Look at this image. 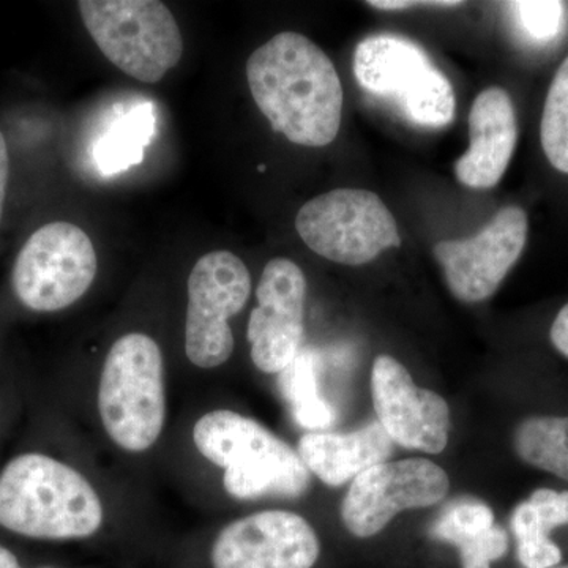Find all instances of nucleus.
I'll use <instances>...</instances> for the list:
<instances>
[{
  "instance_id": "obj_19",
  "label": "nucleus",
  "mask_w": 568,
  "mask_h": 568,
  "mask_svg": "<svg viewBox=\"0 0 568 568\" xmlns=\"http://www.w3.org/2000/svg\"><path fill=\"white\" fill-rule=\"evenodd\" d=\"M280 390L298 425L313 433L334 425L335 409L321 395L317 361L313 351H301L293 364L280 373Z\"/></svg>"
},
{
  "instance_id": "obj_6",
  "label": "nucleus",
  "mask_w": 568,
  "mask_h": 568,
  "mask_svg": "<svg viewBox=\"0 0 568 568\" xmlns=\"http://www.w3.org/2000/svg\"><path fill=\"white\" fill-rule=\"evenodd\" d=\"M82 22L104 58L134 80L155 84L183 54L174 14L156 0H81Z\"/></svg>"
},
{
  "instance_id": "obj_3",
  "label": "nucleus",
  "mask_w": 568,
  "mask_h": 568,
  "mask_svg": "<svg viewBox=\"0 0 568 568\" xmlns=\"http://www.w3.org/2000/svg\"><path fill=\"white\" fill-rule=\"evenodd\" d=\"M193 440L205 459L222 467L223 487L235 499H297L308 491L312 476L298 452L254 418L212 410L194 425Z\"/></svg>"
},
{
  "instance_id": "obj_25",
  "label": "nucleus",
  "mask_w": 568,
  "mask_h": 568,
  "mask_svg": "<svg viewBox=\"0 0 568 568\" xmlns=\"http://www.w3.org/2000/svg\"><path fill=\"white\" fill-rule=\"evenodd\" d=\"M463 2H403V0H369L368 6L375 7L377 10H405L410 9V7H458L462 6Z\"/></svg>"
},
{
  "instance_id": "obj_9",
  "label": "nucleus",
  "mask_w": 568,
  "mask_h": 568,
  "mask_svg": "<svg viewBox=\"0 0 568 568\" xmlns=\"http://www.w3.org/2000/svg\"><path fill=\"white\" fill-rule=\"evenodd\" d=\"M252 276L241 257L226 250L204 254L189 278L185 353L197 368L212 369L234 351L231 317L245 308Z\"/></svg>"
},
{
  "instance_id": "obj_7",
  "label": "nucleus",
  "mask_w": 568,
  "mask_h": 568,
  "mask_svg": "<svg viewBox=\"0 0 568 568\" xmlns=\"http://www.w3.org/2000/svg\"><path fill=\"white\" fill-rule=\"evenodd\" d=\"M295 230L310 248L332 263H372L384 250L402 245L398 226L377 194L339 189L302 205Z\"/></svg>"
},
{
  "instance_id": "obj_20",
  "label": "nucleus",
  "mask_w": 568,
  "mask_h": 568,
  "mask_svg": "<svg viewBox=\"0 0 568 568\" xmlns=\"http://www.w3.org/2000/svg\"><path fill=\"white\" fill-rule=\"evenodd\" d=\"M515 452L526 465L568 481V416H534L519 422Z\"/></svg>"
},
{
  "instance_id": "obj_22",
  "label": "nucleus",
  "mask_w": 568,
  "mask_h": 568,
  "mask_svg": "<svg viewBox=\"0 0 568 568\" xmlns=\"http://www.w3.org/2000/svg\"><path fill=\"white\" fill-rule=\"evenodd\" d=\"M541 148L552 168L568 174V58L556 71L540 126Z\"/></svg>"
},
{
  "instance_id": "obj_12",
  "label": "nucleus",
  "mask_w": 568,
  "mask_h": 568,
  "mask_svg": "<svg viewBox=\"0 0 568 568\" xmlns=\"http://www.w3.org/2000/svg\"><path fill=\"white\" fill-rule=\"evenodd\" d=\"M257 306L250 316L252 361L260 372L280 375L301 354L305 334L306 278L286 257L268 261L256 290Z\"/></svg>"
},
{
  "instance_id": "obj_17",
  "label": "nucleus",
  "mask_w": 568,
  "mask_h": 568,
  "mask_svg": "<svg viewBox=\"0 0 568 568\" xmlns=\"http://www.w3.org/2000/svg\"><path fill=\"white\" fill-rule=\"evenodd\" d=\"M432 537L459 549L462 568H491L508 549L507 532L495 525L491 507L473 497L448 504L433 525Z\"/></svg>"
},
{
  "instance_id": "obj_11",
  "label": "nucleus",
  "mask_w": 568,
  "mask_h": 568,
  "mask_svg": "<svg viewBox=\"0 0 568 568\" xmlns=\"http://www.w3.org/2000/svg\"><path fill=\"white\" fill-rule=\"evenodd\" d=\"M528 215L517 205L500 209L484 231L465 241H444L435 246L448 290L465 304L487 301L510 268L518 263L528 241Z\"/></svg>"
},
{
  "instance_id": "obj_1",
  "label": "nucleus",
  "mask_w": 568,
  "mask_h": 568,
  "mask_svg": "<svg viewBox=\"0 0 568 568\" xmlns=\"http://www.w3.org/2000/svg\"><path fill=\"white\" fill-rule=\"evenodd\" d=\"M254 103L274 132L305 148H324L342 126L343 88L334 63L302 33H276L246 62Z\"/></svg>"
},
{
  "instance_id": "obj_21",
  "label": "nucleus",
  "mask_w": 568,
  "mask_h": 568,
  "mask_svg": "<svg viewBox=\"0 0 568 568\" xmlns=\"http://www.w3.org/2000/svg\"><path fill=\"white\" fill-rule=\"evenodd\" d=\"M155 126L152 104L134 106L111 126L95 145V160L103 174L121 173L144 159Z\"/></svg>"
},
{
  "instance_id": "obj_27",
  "label": "nucleus",
  "mask_w": 568,
  "mask_h": 568,
  "mask_svg": "<svg viewBox=\"0 0 568 568\" xmlns=\"http://www.w3.org/2000/svg\"><path fill=\"white\" fill-rule=\"evenodd\" d=\"M0 568H22L20 559L9 548L0 545Z\"/></svg>"
},
{
  "instance_id": "obj_24",
  "label": "nucleus",
  "mask_w": 568,
  "mask_h": 568,
  "mask_svg": "<svg viewBox=\"0 0 568 568\" xmlns=\"http://www.w3.org/2000/svg\"><path fill=\"white\" fill-rule=\"evenodd\" d=\"M549 338H551L552 346L568 358V304L556 316Z\"/></svg>"
},
{
  "instance_id": "obj_2",
  "label": "nucleus",
  "mask_w": 568,
  "mask_h": 568,
  "mask_svg": "<svg viewBox=\"0 0 568 568\" xmlns=\"http://www.w3.org/2000/svg\"><path fill=\"white\" fill-rule=\"evenodd\" d=\"M95 488L59 459L24 454L0 473V526L39 540L88 538L102 529Z\"/></svg>"
},
{
  "instance_id": "obj_14",
  "label": "nucleus",
  "mask_w": 568,
  "mask_h": 568,
  "mask_svg": "<svg viewBox=\"0 0 568 568\" xmlns=\"http://www.w3.org/2000/svg\"><path fill=\"white\" fill-rule=\"evenodd\" d=\"M372 395L377 420L395 444L433 455L447 447L450 409L446 399L416 386L390 355H379L373 364Z\"/></svg>"
},
{
  "instance_id": "obj_18",
  "label": "nucleus",
  "mask_w": 568,
  "mask_h": 568,
  "mask_svg": "<svg viewBox=\"0 0 568 568\" xmlns=\"http://www.w3.org/2000/svg\"><path fill=\"white\" fill-rule=\"evenodd\" d=\"M568 525V491L540 488L511 514L510 526L517 538L519 562L525 568L559 566L562 551L549 532Z\"/></svg>"
},
{
  "instance_id": "obj_16",
  "label": "nucleus",
  "mask_w": 568,
  "mask_h": 568,
  "mask_svg": "<svg viewBox=\"0 0 568 568\" xmlns=\"http://www.w3.org/2000/svg\"><path fill=\"white\" fill-rule=\"evenodd\" d=\"M297 452L323 484L342 487L369 467L386 463L394 454V440L379 422H373L353 433H306Z\"/></svg>"
},
{
  "instance_id": "obj_5",
  "label": "nucleus",
  "mask_w": 568,
  "mask_h": 568,
  "mask_svg": "<svg viewBox=\"0 0 568 568\" xmlns=\"http://www.w3.org/2000/svg\"><path fill=\"white\" fill-rule=\"evenodd\" d=\"M354 74L366 92L392 100L418 126L443 129L454 121V88L416 41L395 33L366 37L355 48Z\"/></svg>"
},
{
  "instance_id": "obj_13",
  "label": "nucleus",
  "mask_w": 568,
  "mask_h": 568,
  "mask_svg": "<svg viewBox=\"0 0 568 568\" xmlns=\"http://www.w3.org/2000/svg\"><path fill=\"white\" fill-rule=\"evenodd\" d=\"M320 537L301 515L257 511L224 526L213 541V568H313Z\"/></svg>"
},
{
  "instance_id": "obj_26",
  "label": "nucleus",
  "mask_w": 568,
  "mask_h": 568,
  "mask_svg": "<svg viewBox=\"0 0 568 568\" xmlns=\"http://www.w3.org/2000/svg\"><path fill=\"white\" fill-rule=\"evenodd\" d=\"M10 159L6 138L0 132V219H2L3 203H6L7 185H9Z\"/></svg>"
},
{
  "instance_id": "obj_15",
  "label": "nucleus",
  "mask_w": 568,
  "mask_h": 568,
  "mask_svg": "<svg viewBox=\"0 0 568 568\" xmlns=\"http://www.w3.org/2000/svg\"><path fill=\"white\" fill-rule=\"evenodd\" d=\"M518 141L517 112L504 89L478 93L469 114V149L455 163V175L469 189L488 190L506 174Z\"/></svg>"
},
{
  "instance_id": "obj_8",
  "label": "nucleus",
  "mask_w": 568,
  "mask_h": 568,
  "mask_svg": "<svg viewBox=\"0 0 568 568\" xmlns=\"http://www.w3.org/2000/svg\"><path fill=\"white\" fill-rule=\"evenodd\" d=\"M99 271L91 237L77 224H44L29 237L13 268L22 305L39 313L69 308L91 290Z\"/></svg>"
},
{
  "instance_id": "obj_23",
  "label": "nucleus",
  "mask_w": 568,
  "mask_h": 568,
  "mask_svg": "<svg viewBox=\"0 0 568 568\" xmlns=\"http://www.w3.org/2000/svg\"><path fill=\"white\" fill-rule=\"evenodd\" d=\"M519 31L536 43H548L562 32L566 24V3L562 2H510Z\"/></svg>"
},
{
  "instance_id": "obj_10",
  "label": "nucleus",
  "mask_w": 568,
  "mask_h": 568,
  "mask_svg": "<svg viewBox=\"0 0 568 568\" xmlns=\"http://www.w3.org/2000/svg\"><path fill=\"white\" fill-rule=\"evenodd\" d=\"M446 470L425 458L381 463L354 478L342 504L346 529L358 538L384 530L403 510L435 506L446 499Z\"/></svg>"
},
{
  "instance_id": "obj_28",
  "label": "nucleus",
  "mask_w": 568,
  "mask_h": 568,
  "mask_svg": "<svg viewBox=\"0 0 568 568\" xmlns=\"http://www.w3.org/2000/svg\"><path fill=\"white\" fill-rule=\"evenodd\" d=\"M547 568H568V564H564V566H552V567H547Z\"/></svg>"
},
{
  "instance_id": "obj_4",
  "label": "nucleus",
  "mask_w": 568,
  "mask_h": 568,
  "mask_svg": "<svg viewBox=\"0 0 568 568\" xmlns=\"http://www.w3.org/2000/svg\"><path fill=\"white\" fill-rule=\"evenodd\" d=\"M99 413L112 443L130 454L155 446L166 422L163 354L145 334L121 336L104 358Z\"/></svg>"
}]
</instances>
